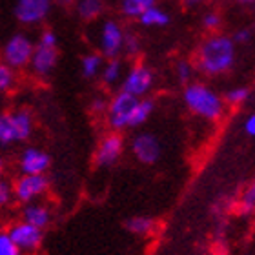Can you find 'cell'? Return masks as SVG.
<instances>
[{
	"label": "cell",
	"instance_id": "cell-36",
	"mask_svg": "<svg viewBox=\"0 0 255 255\" xmlns=\"http://www.w3.org/2000/svg\"><path fill=\"white\" fill-rule=\"evenodd\" d=\"M184 5H197V4H201V2H204V0H181Z\"/></svg>",
	"mask_w": 255,
	"mask_h": 255
},
{
	"label": "cell",
	"instance_id": "cell-12",
	"mask_svg": "<svg viewBox=\"0 0 255 255\" xmlns=\"http://www.w3.org/2000/svg\"><path fill=\"white\" fill-rule=\"evenodd\" d=\"M131 151L135 159L142 164H155L160 157L159 138L151 133H138L131 140Z\"/></svg>",
	"mask_w": 255,
	"mask_h": 255
},
{
	"label": "cell",
	"instance_id": "cell-17",
	"mask_svg": "<svg viewBox=\"0 0 255 255\" xmlns=\"http://www.w3.org/2000/svg\"><path fill=\"white\" fill-rule=\"evenodd\" d=\"M153 101H149V99H138L135 108H133L131 112V117H129V128H135V126H140L151 117V113H153Z\"/></svg>",
	"mask_w": 255,
	"mask_h": 255
},
{
	"label": "cell",
	"instance_id": "cell-16",
	"mask_svg": "<svg viewBox=\"0 0 255 255\" xmlns=\"http://www.w3.org/2000/svg\"><path fill=\"white\" fill-rule=\"evenodd\" d=\"M138 22L146 27H164L170 24V15L157 5H151L149 9H146L138 16Z\"/></svg>",
	"mask_w": 255,
	"mask_h": 255
},
{
	"label": "cell",
	"instance_id": "cell-9",
	"mask_svg": "<svg viewBox=\"0 0 255 255\" xmlns=\"http://www.w3.org/2000/svg\"><path fill=\"white\" fill-rule=\"evenodd\" d=\"M153 86V71L144 66V64H135L123 80V91L133 97H144Z\"/></svg>",
	"mask_w": 255,
	"mask_h": 255
},
{
	"label": "cell",
	"instance_id": "cell-13",
	"mask_svg": "<svg viewBox=\"0 0 255 255\" xmlns=\"http://www.w3.org/2000/svg\"><path fill=\"white\" fill-rule=\"evenodd\" d=\"M51 164V157H49L44 149L38 148H26L20 153L18 166H20L22 173H44Z\"/></svg>",
	"mask_w": 255,
	"mask_h": 255
},
{
	"label": "cell",
	"instance_id": "cell-34",
	"mask_svg": "<svg viewBox=\"0 0 255 255\" xmlns=\"http://www.w3.org/2000/svg\"><path fill=\"white\" fill-rule=\"evenodd\" d=\"M245 131H246V135H250V137H255V113H252L250 117L246 119Z\"/></svg>",
	"mask_w": 255,
	"mask_h": 255
},
{
	"label": "cell",
	"instance_id": "cell-32",
	"mask_svg": "<svg viewBox=\"0 0 255 255\" xmlns=\"http://www.w3.org/2000/svg\"><path fill=\"white\" fill-rule=\"evenodd\" d=\"M90 110L93 115H102V113H106V110H108V102L104 101V99H101V97H99V99H93Z\"/></svg>",
	"mask_w": 255,
	"mask_h": 255
},
{
	"label": "cell",
	"instance_id": "cell-25",
	"mask_svg": "<svg viewBox=\"0 0 255 255\" xmlns=\"http://www.w3.org/2000/svg\"><path fill=\"white\" fill-rule=\"evenodd\" d=\"M241 206H243V213H252L255 210V177L250 182V186L246 188L241 199Z\"/></svg>",
	"mask_w": 255,
	"mask_h": 255
},
{
	"label": "cell",
	"instance_id": "cell-29",
	"mask_svg": "<svg viewBox=\"0 0 255 255\" xmlns=\"http://www.w3.org/2000/svg\"><path fill=\"white\" fill-rule=\"evenodd\" d=\"M13 199V184L0 179V208L9 204Z\"/></svg>",
	"mask_w": 255,
	"mask_h": 255
},
{
	"label": "cell",
	"instance_id": "cell-6",
	"mask_svg": "<svg viewBox=\"0 0 255 255\" xmlns=\"http://www.w3.org/2000/svg\"><path fill=\"white\" fill-rule=\"evenodd\" d=\"M49 188V179L44 173H22L13 184V197L18 202H33L35 199L42 197Z\"/></svg>",
	"mask_w": 255,
	"mask_h": 255
},
{
	"label": "cell",
	"instance_id": "cell-3",
	"mask_svg": "<svg viewBox=\"0 0 255 255\" xmlns=\"http://www.w3.org/2000/svg\"><path fill=\"white\" fill-rule=\"evenodd\" d=\"M57 44H59V40H57V35H55L53 29H44L40 33L38 42L33 48L31 60H29L33 73L38 75V77H48L53 71L57 62H59Z\"/></svg>",
	"mask_w": 255,
	"mask_h": 255
},
{
	"label": "cell",
	"instance_id": "cell-35",
	"mask_svg": "<svg viewBox=\"0 0 255 255\" xmlns=\"http://www.w3.org/2000/svg\"><path fill=\"white\" fill-rule=\"evenodd\" d=\"M53 2H57L59 5H64V7H69L71 4H75V0H53Z\"/></svg>",
	"mask_w": 255,
	"mask_h": 255
},
{
	"label": "cell",
	"instance_id": "cell-30",
	"mask_svg": "<svg viewBox=\"0 0 255 255\" xmlns=\"http://www.w3.org/2000/svg\"><path fill=\"white\" fill-rule=\"evenodd\" d=\"M177 79L181 80L182 84H188L190 82V79H191V66H190V62H179L177 64Z\"/></svg>",
	"mask_w": 255,
	"mask_h": 255
},
{
	"label": "cell",
	"instance_id": "cell-4",
	"mask_svg": "<svg viewBox=\"0 0 255 255\" xmlns=\"http://www.w3.org/2000/svg\"><path fill=\"white\" fill-rule=\"evenodd\" d=\"M33 48L35 44L24 33H15L13 37L7 38V42L2 48V62L11 66L13 69H22L29 66Z\"/></svg>",
	"mask_w": 255,
	"mask_h": 255
},
{
	"label": "cell",
	"instance_id": "cell-24",
	"mask_svg": "<svg viewBox=\"0 0 255 255\" xmlns=\"http://www.w3.org/2000/svg\"><path fill=\"white\" fill-rule=\"evenodd\" d=\"M15 69L5 62H0V91H9L15 86Z\"/></svg>",
	"mask_w": 255,
	"mask_h": 255
},
{
	"label": "cell",
	"instance_id": "cell-31",
	"mask_svg": "<svg viewBox=\"0 0 255 255\" xmlns=\"http://www.w3.org/2000/svg\"><path fill=\"white\" fill-rule=\"evenodd\" d=\"M202 26L206 27V29H210V31H215V29L221 26V16H219L217 13H208V15H204V18H202Z\"/></svg>",
	"mask_w": 255,
	"mask_h": 255
},
{
	"label": "cell",
	"instance_id": "cell-28",
	"mask_svg": "<svg viewBox=\"0 0 255 255\" xmlns=\"http://www.w3.org/2000/svg\"><path fill=\"white\" fill-rule=\"evenodd\" d=\"M138 48H140V42H138V38L133 35V33H124V44H123V49L126 51L128 55H137L138 53Z\"/></svg>",
	"mask_w": 255,
	"mask_h": 255
},
{
	"label": "cell",
	"instance_id": "cell-15",
	"mask_svg": "<svg viewBox=\"0 0 255 255\" xmlns=\"http://www.w3.org/2000/svg\"><path fill=\"white\" fill-rule=\"evenodd\" d=\"M13 117V126H15V137L16 140H27L33 131V119L26 110L11 113Z\"/></svg>",
	"mask_w": 255,
	"mask_h": 255
},
{
	"label": "cell",
	"instance_id": "cell-33",
	"mask_svg": "<svg viewBox=\"0 0 255 255\" xmlns=\"http://www.w3.org/2000/svg\"><path fill=\"white\" fill-rule=\"evenodd\" d=\"M250 37H252L250 29H239V31L234 35V38H232V40H234V42L243 44V42H248V40H250Z\"/></svg>",
	"mask_w": 255,
	"mask_h": 255
},
{
	"label": "cell",
	"instance_id": "cell-8",
	"mask_svg": "<svg viewBox=\"0 0 255 255\" xmlns=\"http://www.w3.org/2000/svg\"><path fill=\"white\" fill-rule=\"evenodd\" d=\"M51 5L53 0H16L15 18L26 26L40 24L49 15Z\"/></svg>",
	"mask_w": 255,
	"mask_h": 255
},
{
	"label": "cell",
	"instance_id": "cell-26",
	"mask_svg": "<svg viewBox=\"0 0 255 255\" xmlns=\"http://www.w3.org/2000/svg\"><path fill=\"white\" fill-rule=\"evenodd\" d=\"M248 97H250V90H248V88H234V90H230L228 93H226L224 99H226L228 104L239 106V104H243Z\"/></svg>",
	"mask_w": 255,
	"mask_h": 255
},
{
	"label": "cell",
	"instance_id": "cell-1",
	"mask_svg": "<svg viewBox=\"0 0 255 255\" xmlns=\"http://www.w3.org/2000/svg\"><path fill=\"white\" fill-rule=\"evenodd\" d=\"M235 60V42L224 35H213L199 49L197 66L206 75L226 73Z\"/></svg>",
	"mask_w": 255,
	"mask_h": 255
},
{
	"label": "cell",
	"instance_id": "cell-18",
	"mask_svg": "<svg viewBox=\"0 0 255 255\" xmlns=\"http://www.w3.org/2000/svg\"><path fill=\"white\" fill-rule=\"evenodd\" d=\"M104 11V2L102 0H79L77 2V13L82 20H95Z\"/></svg>",
	"mask_w": 255,
	"mask_h": 255
},
{
	"label": "cell",
	"instance_id": "cell-37",
	"mask_svg": "<svg viewBox=\"0 0 255 255\" xmlns=\"http://www.w3.org/2000/svg\"><path fill=\"white\" fill-rule=\"evenodd\" d=\"M2 173H4V159H2V155H0V179H2Z\"/></svg>",
	"mask_w": 255,
	"mask_h": 255
},
{
	"label": "cell",
	"instance_id": "cell-5",
	"mask_svg": "<svg viewBox=\"0 0 255 255\" xmlns=\"http://www.w3.org/2000/svg\"><path fill=\"white\" fill-rule=\"evenodd\" d=\"M138 97H133L126 91H119L117 95L113 97L112 102L108 104V123L113 128V131H121L129 128V117L135 104H137Z\"/></svg>",
	"mask_w": 255,
	"mask_h": 255
},
{
	"label": "cell",
	"instance_id": "cell-19",
	"mask_svg": "<svg viewBox=\"0 0 255 255\" xmlns=\"http://www.w3.org/2000/svg\"><path fill=\"white\" fill-rule=\"evenodd\" d=\"M155 223L151 217H144V215H137V217H131L126 221V230L131 232L135 235H149L155 232Z\"/></svg>",
	"mask_w": 255,
	"mask_h": 255
},
{
	"label": "cell",
	"instance_id": "cell-23",
	"mask_svg": "<svg viewBox=\"0 0 255 255\" xmlns=\"http://www.w3.org/2000/svg\"><path fill=\"white\" fill-rule=\"evenodd\" d=\"M16 142L15 126L11 113H0V146H9Z\"/></svg>",
	"mask_w": 255,
	"mask_h": 255
},
{
	"label": "cell",
	"instance_id": "cell-27",
	"mask_svg": "<svg viewBox=\"0 0 255 255\" xmlns=\"http://www.w3.org/2000/svg\"><path fill=\"white\" fill-rule=\"evenodd\" d=\"M0 255H22V252L11 241L7 232H0Z\"/></svg>",
	"mask_w": 255,
	"mask_h": 255
},
{
	"label": "cell",
	"instance_id": "cell-38",
	"mask_svg": "<svg viewBox=\"0 0 255 255\" xmlns=\"http://www.w3.org/2000/svg\"><path fill=\"white\" fill-rule=\"evenodd\" d=\"M237 2H241V4H252V2H255V0H237Z\"/></svg>",
	"mask_w": 255,
	"mask_h": 255
},
{
	"label": "cell",
	"instance_id": "cell-7",
	"mask_svg": "<svg viewBox=\"0 0 255 255\" xmlns=\"http://www.w3.org/2000/svg\"><path fill=\"white\" fill-rule=\"evenodd\" d=\"M7 235L11 241L16 245V248L20 252H37L42 245L44 232L33 224L22 221V223H15L7 230Z\"/></svg>",
	"mask_w": 255,
	"mask_h": 255
},
{
	"label": "cell",
	"instance_id": "cell-2",
	"mask_svg": "<svg viewBox=\"0 0 255 255\" xmlns=\"http://www.w3.org/2000/svg\"><path fill=\"white\" fill-rule=\"evenodd\" d=\"M184 102L195 115H201L202 119H208V121H219L224 113L223 99L208 86L199 84V82L186 86Z\"/></svg>",
	"mask_w": 255,
	"mask_h": 255
},
{
	"label": "cell",
	"instance_id": "cell-20",
	"mask_svg": "<svg viewBox=\"0 0 255 255\" xmlns=\"http://www.w3.org/2000/svg\"><path fill=\"white\" fill-rule=\"evenodd\" d=\"M157 0H123L121 4V11L128 18H138L144 11L149 9L151 5H155Z\"/></svg>",
	"mask_w": 255,
	"mask_h": 255
},
{
	"label": "cell",
	"instance_id": "cell-11",
	"mask_svg": "<svg viewBox=\"0 0 255 255\" xmlns=\"http://www.w3.org/2000/svg\"><path fill=\"white\" fill-rule=\"evenodd\" d=\"M124 31L121 24L115 20H106L101 29V51L106 59H117L123 51Z\"/></svg>",
	"mask_w": 255,
	"mask_h": 255
},
{
	"label": "cell",
	"instance_id": "cell-14",
	"mask_svg": "<svg viewBox=\"0 0 255 255\" xmlns=\"http://www.w3.org/2000/svg\"><path fill=\"white\" fill-rule=\"evenodd\" d=\"M22 221L44 230L48 228L51 223V210L46 204H38V202H27V206L22 212Z\"/></svg>",
	"mask_w": 255,
	"mask_h": 255
},
{
	"label": "cell",
	"instance_id": "cell-22",
	"mask_svg": "<svg viewBox=\"0 0 255 255\" xmlns=\"http://www.w3.org/2000/svg\"><path fill=\"white\" fill-rule=\"evenodd\" d=\"M121 73H123V62L119 59H110L101 69V79L106 86H113L121 79Z\"/></svg>",
	"mask_w": 255,
	"mask_h": 255
},
{
	"label": "cell",
	"instance_id": "cell-21",
	"mask_svg": "<svg viewBox=\"0 0 255 255\" xmlns=\"http://www.w3.org/2000/svg\"><path fill=\"white\" fill-rule=\"evenodd\" d=\"M102 66H104V60H102V55L99 53H88L80 62V69L86 79H95L101 73Z\"/></svg>",
	"mask_w": 255,
	"mask_h": 255
},
{
	"label": "cell",
	"instance_id": "cell-10",
	"mask_svg": "<svg viewBox=\"0 0 255 255\" xmlns=\"http://www.w3.org/2000/svg\"><path fill=\"white\" fill-rule=\"evenodd\" d=\"M124 149V138L117 131L110 133L102 138L95 151V164L101 168H110L121 159Z\"/></svg>",
	"mask_w": 255,
	"mask_h": 255
}]
</instances>
